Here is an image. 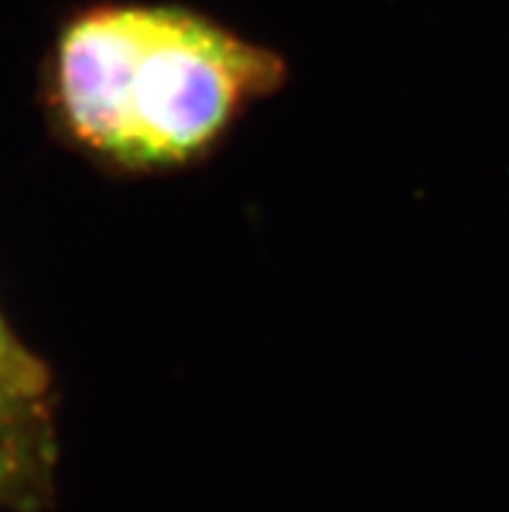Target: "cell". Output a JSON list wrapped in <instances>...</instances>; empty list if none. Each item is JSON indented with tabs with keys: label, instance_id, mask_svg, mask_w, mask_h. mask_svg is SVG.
<instances>
[{
	"label": "cell",
	"instance_id": "6da1fadb",
	"mask_svg": "<svg viewBox=\"0 0 509 512\" xmlns=\"http://www.w3.org/2000/svg\"><path fill=\"white\" fill-rule=\"evenodd\" d=\"M289 78L273 47L177 3H97L60 29L50 104L73 149L125 175L206 159Z\"/></svg>",
	"mask_w": 509,
	"mask_h": 512
},
{
	"label": "cell",
	"instance_id": "7a4b0ae2",
	"mask_svg": "<svg viewBox=\"0 0 509 512\" xmlns=\"http://www.w3.org/2000/svg\"><path fill=\"white\" fill-rule=\"evenodd\" d=\"M50 372L0 318V429L45 422Z\"/></svg>",
	"mask_w": 509,
	"mask_h": 512
},
{
	"label": "cell",
	"instance_id": "3957f363",
	"mask_svg": "<svg viewBox=\"0 0 509 512\" xmlns=\"http://www.w3.org/2000/svg\"><path fill=\"white\" fill-rule=\"evenodd\" d=\"M13 468H16V458L6 448H0V487L11 479Z\"/></svg>",
	"mask_w": 509,
	"mask_h": 512
}]
</instances>
